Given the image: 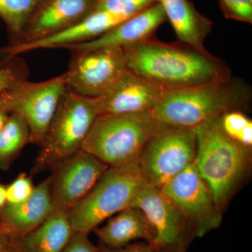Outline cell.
<instances>
[{
	"mask_svg": "<svg viewBox=\"0 0 252 252\" xmlns=\"http://www.w3.org/2000/svg\"><path fill=\"white\" fill-rule=\"evenodd\" d=\"M122 49L127 70L165 91L231 76L221 60L181 43L167 44L151 37Z\"/></svg>",
	"mask_w": 252,
	"mask_h": 252,
	"instance_id": "6da1fadb",
	"label": "cell"
},
{
	"mask_svg": "<svg viewBox=\"0 0 252 252\" xmlns=\"http://www.w3.org/2000/svg\"><path fill=\"white\" fill-rule=\"evenodd\" d=\"M251 89L230 76L205 84L165 91L152 109L164 125L194 128L231 111H242L251 100Z\"/></svg>",
	"mask_w": 252,
	"mask_h": 252,
	"instance_id": "7a4b0ae2",
	"label": "cell"
},
{
	"mask_svg": "<svg viewBox=\"0 0 252 252\" xmlns=\"http://www.w3.org/2000/svg\"><path fill=\"white\" fill-rule=\"evenodd\" d=\"M220 118L194 127L196 137L194 161L222 212L246 175L250 165V148L225 134Z\"/></svg>",
	"mask_w": 252,
	"mask_h": 252,
	"instance_id": "3957f363",
	"label": "cell"
},
{
	"mask_svg": "<svg viewBox=\"0 0 252 252\" xmlns=\"http://www.w3.org/2000/svg\"><path fill=\"white\" fill-rule=\"evenodd\" d=\"M160 123L152 111L99 114L81 146L109 166L139 162L141 154Z\"/></svg>",
	"mask_w": 252,
	"mask_h": 252,
	"instance_id": "277c9868",
	"label": "cell"
},
{
	"mask_svg": "<svg viewBox=\"0 0 252 252\" xmlns=\"http://www.w3.org/2000/svg\"><path fill=\"white\" fill-rule=\"evenodd\" d=\"M149 183L139 162L109 166L90 192L67 214L73 231L89 234L104 220L131 207Z\"/></svg>",
	"mask_w": 252,
	"mask_h": 252,
	"instance_id": "5b68a950",
	"label": "cell"
},
{
	"mask_svg": "<svg viewBox=\"0 0 252 252\" xmlns=\"http://www.w3.org/2000/svg\"><path fill=\"white\" fill-rule=\"evenodd\" d=\"M98 115L92 98L67 89L39 146L32 173L52 169L79 152Z\"/></svg>",
	"mask_w": 252,
	"mask_h": 252,
	"instance_id": "8992f818",
	"label": "cell"
},
{
	"mask_svg": "<svg viewBox=\"0 0 252 252\" xmlns=\"http://www.w3.org/2000/svg\"><path fill=\"white\" fill-rule=\"evenodd\" d=\"M194 128L160 124L141 154L139 164L151 185L160 189L195 160Z\"/></svg>",
	"mask_w": 252,
	"mask_h": 252,
	"instance_id": "52a82bcc",
	"label": "cell"
},
{
	"mask_svg": "<svg viewBox=\"0 0 252 252\" xmlns=\"http://www.w3.org/2000/svg\"><path fill=\"white\" fill-rule=\"evenodd\" d=\"M66 90L64 73L41 82L25 79L0 94V106L9 114L17 113L26 119L29 143L39 147Z\"/></svg>",
	"mask_w": 252,
	"mask_h": 252,
	"instance_id": "ba28073f",
	"label": "cell"
},
{
	"mask_svg": "<svg viewBox=\"0 0 252 252\" xmlns=\"http://www.w3.org/2000/svg\"><path fill=\"white\" fill-rule=\"evenodd\" d=\"M160 190L185 216L194 237L200 238L220 227L221 212L195 161Z\"/></svg>",
	"mask_w": 252,
	"mask_h": 252,
	"instance_id": "9c48e42d",
	"label": "cell"
},
{
	"mask_svg": "<svg viewBox=\"0 0 252 252\" xmlns=\"http://www.w3.org/2000/svg\"><path fill=\"white\" fill-rule=\"evenodd\" d=\"M65 74L67 90L84 97H98L127 70L124 49L104 47L73 50Z\"/></svg>",
	"mask_w": 252,
	"mask_h": 252,
	"instance_id": "30bf717a",
	"label": "cell"
},
{
	"mask_svg": "<svg viewBox=\"0 0 252 252\" xmlns=\"http://www.w3.org/2000/svg\"><path fill=\"white\" fill-rule=\"evenodd\" d=\"M109 165L80 150L55 165L50 190L55 212L67 214L94 188Z\"/></svg>",
	"mask_w": 252,
	"mask_h": 252,
	"instance_id": "8fae6325",
	"label": "cell"
},
{
	"mask_svg": "<svg viewBox=\"0 0 252 252\" xmlns=\"http://www.w3.org/2000/svg\"><path fill=\"white\" fill-rule=\"evenodd\" d=\"M143 212L153 226L156 237L149 243L154 249L188 245L194 238L185 216L162 194L160 189L147 183L139 190L132 206Z\"/></svg>",
	"mask_w": 252,
	"mask_h": 252,
	"instance_id": "7c38bea8",
	"label": "cell"
},
{
	"mask_svg": "<svg viewBox=\"0 0 252 252\" xmlns=\"http://www.w3.org/2000/svg\"><path fill=\"white\" fill-rule=\"evenodd\" d=\"M165 91L126 70L104 94L92 99L99 115L135 114L152 110Z\"/></svg>",
	"mask_w": 252,
	"mask_h": 252,
	"instance_id": "4fadbf2b",
	"label": "cell"
},
{
	"mask_svg": "<svg viewBox=\"0 0 252 252\" xmlns=\"http://www.w3.org/2000/svg\"><path fill=\"white\" fill-rule=\"evenodd\" d=\"M127 18L122 15L95 10L80 22L54 35L32 42L1 48L0 64L29 51L65 49L67 46L94 40Z\"/></svg>",
	"mask_w": 252,
	"mask_h": 252,
	"instance_id": "5bb4252c",
	"label": "cell"
},
{
	"mask_svg": "<svg viewBox=\"0 0 252 252\" xmlns=\"http://www.w3.org/2000/svg\"><path fill=\"white\" fill-rule=\"evenodd\" d=\"M97 3V0H43L17 44L39 40L72 27L95 11Z\"/></svg>",
	"mask_w": 252,
	"mask_h": 252,
	"instance_id": "9a60e30c",
	"label": "cell"
},
{
	"mask_svg": "<svg viewBox=\"0 0 252 252\" xmlns=\"http://www.w3.org/2000/svg\"><path fill=\"white\" fill-rule=\"evenodd\" d=\"M167 21L164 10L158 2L139 14L124 20L94 40L66 47V49L88 50L104 47H119L135 44L153 37L154 32Z\"/></svg>",
	"mask_w": 252,
	"mask_h": 252,
	"instance_id": "2e32d148",
	"label": "cell"
},
{
	"mask_svg": "<svg viewBox=\"0 0 252 252\" xmlns=\"http://www.w3.org/2000/svg\"><path fill=\"white\" fill-rule=\"evenodd\" d=\"M50 176L36 186L31 197L16 205L6 204L0 210L2 232L11 238H18L35 229L55 212Z\"/></svg>",
	"mask_w": 252,
	"mask_h": 252,
	"instance_id": "e0dca14e",
	"label": "cell"
},
{
	"mask_svg": "<svg viewBox=\"0 0 252 252\" xmlns=\"http://www.w3.org/2000/svg\"><path fill=\"white\" fill-rule=\"evenodd\" d=\"M161 5L179 43L207 53L205 41L210 34L212 21L199 12L190 0H157Z\"/></svg>",
	"mask_w": 252,
	"mask_h": 252,
	"instance_id": "ac0fdd59",
	"label": "cell"
},
{
	"mask_svg": "<svg viewBox=\"0 0 252 252\" xmlns=\"http://www.w3.org/2000/svg\"><path fill=\"white\" fill-rule=\"evenodd\" d=\"M94 231L101 245L109 249L123 248L140 239L151 243L156 237L153 226L137 207H128L119 212Z\"/></svg>",
	"mask_w": 252,
	"mask_h": 252,
	"instance_id": "d6986e66",
	"label": "cell"
},
{
	"mask_svg": "<svg viewBox=\"0 0 252 252\" xmlns=\"http://www.w3.org/2000/svg\"><path fill=\"white\" fill-rule=\"evenodd\" d=\"M73 233L67 214L55 212L35 229L16 239L21 252H63Z\"/></svg>",
	"mask_w": 252,
	"mask_h": 252,
	"instance_id": "ffe728a7",
	"label": "cell"
},
{
	"mask_svg": "<svg viewBox=\"0 0 252 252\" xmlns=\"http://www.w3.org/2000/svg\"><path fill=\"white\" fill-rule=\"evenodd\" d=\"M29 140L30 128L26 119L17 113L10 114L0 132V170L9 168Z\"/></svg>",
	"mask_w": 252,
	"mask_h": 252,
	"instance_id": "44dd1931",
	"label": "cell"
},
{
	"mask_svg": "<svg viewBox=\"0 0 252 252\" xmlns=\"http://www.w3.org/2000/svg\"><path fill=\"white\" fill-rule=\"evenodd\" d=\"M43 0H0V18L9 38V46L16 45L22 36L28 21Z\"/></svg>",
	"mask_w": 252,
	"mask_h": 252,
	"instance_id": "7402d4cb",
	"label": "cell"
},
{
	"mask_svg": "<svg viewBox=\"0 0 252 252\" xmlns=\"http://www.w3.org/2000/svg\"><path fill=\"white\" fill-rule=\"evenodd\" d=\"M222 129L230 138L245 147H252V122L242 111H231L220 118Z\"/></svg>",
	"mask_w": 252,
	"mask_h": 252,
	"instance_id": "603a6c76",
	"label": "cell"
},
{
	"mask_svg": "<svg viewBox=\"0 0 252 252\" xmlns=\"http://www.w3.org/2000/svg\"><path fill=\"white\" fill-rule=\"evenodd\" d=\"M157 3V0H97L96 10L130 18Z\"/></svg>",
	"mask_w": 252,
	"mask_h": 252,
	"instance_id": "cb8c5ba5",
	"label": "cell"
},
{
	"mask_svg": "<svg viewBox=\"0 0 252 252\" xmlns=\"http://www.w3.org/2000/svg\"><path fill=\"white\" fill-rule=\"evenodd\" d=\"M29 71L26 63L17 56L0 64V94L20 81L27 79Z\"/></svg>",
	"mask_w": 252,
	"mask_h": 252,
	"instance_id": "d4e9b609",
	"label": "cell"
},
{
	"mask_svg": "<svg viewBox=\"0 0 252 252\" xmlns=\"http://www.w3.org/2000/svg\"><path fill=\"white\" fill-rule=\"evenodd\" d=\"M35 188L32 180L26 173H21L6 186V202L9 205L23 203L29 198Z\"/></svg>",
	"mask_w": 252,
	"mask_h": 252,
	"instance_id": "484cf974",
	"label": "cell"
},
{
	"mask_svg": "<svg viewBox=\"0 0 252 252\" xmlns=\"http://www.w3.org/2000/svg\"><path fill=\"white\" fill-rule=\"evenodd\" d=\"M225 18L240 22L252 23V0H219Z\"/></svg>",
	"mask_w": 252,
	"mask_h": 252,
	"instance_id": "4316f807",
	"label": "cell"
},
{
	"mask_svg": "<svg viewBox=\"0 0 252 252\" xmlns=\"http://www.w3.org/2000/svg\"><path fill=\"white\" fill-rule=\"evenodd\" d=\"M63 252H101V250L91 243L88 234L74 232Z\"/></svg>",
	"mask_w": 252,
	"mask_h": 252,
	"instance_id": "83f0119b",
	"label": "cell"
},
{
	"mask_svg": "<svg viewBox=\"0 0 252 252\" xmlns=\"http://www.w3.org/2000/svg\"><path fill=\"white\" fill-rule=\"evenodd\" d=\"M99 248L101 252H154V248L149 243L132 244L120 249H109L102 245Z\"/></svg>",
	"mask_w": 252,
	"mask_h": 252,
	"instance_id": "f1b7e54d",
	"label": "cell"
},
{
	"mask_svg": "<svg viewBox=\"0 0 252 252\" xmlns=\"http://www.w3.org/2000/svg\"><path fill=\"white\" fill-rule=\"evenodd\" d=\"M188 245L180 244V245H172L165 248L154 249V252H185Z\"/></svg>",
	"mask_w": 252,
	"mask_h": 252,
	"instance_id": "f546056e",
	"label": "cell"
},
{
	"mask_svg": "<svg viewBox=\"0 0 252 252\" xmlns=\"http://www.w3.org/2000/svg\"><path fill=\"white\" fill-rule=\"evenodd\" d=\"M11 243V237L2 233L0 234V252H6Z\"/></svg>",
	"mask_w": 252,
	"mask_h": 252,
	"instance_id": "4dcf8cb0",
	"label": "cell"
},
{
	"mask_svg": "<svg viewBox=\"0 0 252 252\" xmlns=\"http://www.w3.org/2000/svg\"><path fill=\"white\" fill-rule=\"evenodd\" d=\"M6 186L0 182V210L6 205Z\"/></svg>",
	"mask_w": 252,
	"mask_h": 252,
	"instance_id": "1f68e13d",
	"label": "cell"
},
{
	"mask_svg": "<svg viewBox=\"0 0 252 252\" xmlns=\"http://www.w3.org/2000/svg\"><path fill=\"white\" fill-rule=\"evenodd\" d=\"M10 114L6 112L4 109L0 106V132L2 130L3 127L6 124V121L9 119Z\"/></svg>",
	"mask_w": 252,
	"mask_h": 252,
	"instance_id": "d6a6232c",
	"label": "cell"
},
{
	"mask_svg": "<svg viewBox=\"0 0 252 252\" xmlns=\"http://www.w3.org/2000/svg\"><path fill=\"white\" fill-rule=\"evenodd\" d=\"M6 252H21L19 248H18L16 238H11V243L10 244L9 248Z\"/></svg>",
	"mask_w": 252,
	"mask_h": 252,
	"instance_id": "836d02e7",
	"label": "cell"
},
{
	"mask_svg": "<svg viewBox=\"0 0 252 252\" xmlns=\"http://www.w3.org/2000/svg\"><path fill=\"white\" fill-rule=\"evenodd\" d=\"M2 228H1V220H0V234H2Z\"/></svg>",
	"mask_w": 252,
	"mask_h": 252,
	"instance_id": "e575fe53",
	"label": "cell"
}]
</instances>
